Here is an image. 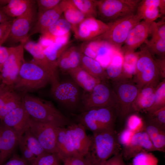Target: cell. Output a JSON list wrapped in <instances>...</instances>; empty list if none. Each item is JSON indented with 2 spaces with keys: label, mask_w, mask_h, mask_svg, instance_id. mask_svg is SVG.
Segmentation results:
<instances>
[{
  "label": "cell",
  "mask_w": 165,
  "mask_h": 165,
  "mask_svg": "<svg viewBox=\"0 0 165 165\" xmlns=\"http://www.w3.org/2000/svg\"><path fill=\"white\" fill-rule=\"evenodd\" d=\"M89 136L91 143L84 156L92 165H103L112 156L120 152V145L114 128L93 133Z\"/></svg>",
  "instance_id": "6da1fadb"
},
{
  "label": "cell",
  "mask_w": 165,
  "mask_h": 165,
  "mask_svg": "<svg viewBox=\"0 0 165 165\" xmlns=\"http://www.w3.org/2000/svg\"><path fill=\"white\" fill-rule=\"evenodd\" d=\"M22 103L30 116L35 120L56 127H65L71 123L50 101L26 93L22 94Z\"/></svg>",
  "instance_id": "7a4b0ae2"
},
{
  "label": "cell",
  "mask_w": 165,
  "mask_h": 165,
  "mask_svg": "<svg viewBox=\"0 0 165 165\" xmlns=\"http://www.w3.org/2000/svg\"><path fill=\"white\" fill-rule=\"evenodd\" d=\"M50 82L49 77L41 66L31 61L22 65L13 90L22 94L43 88Z\"/></svg>",
  "instance_id": "3957f363"
},
{
  "label": "cell",
  "mask_w": 165,
  "mask_h": 165,
  "mask_svg": "<svg viewBox=\"0 0 165 165\" xmlns=\"http://www.w3.org/2000/svg\"><path fill=\"white\" fill-rule=\"evenodd\" d=\"M119 112L115 106L94 108L81 112L77 117L78 123L92 133L114 128Z\"/></svg>",
  "instance_id": "277c9868"
},
{
  "label": "cell",
  "mask_w": 165,
  "mask_h": 165,
  "mask_svg": "<svg viewBox=\"0 0 165 165\" xmlns=\"http://www.w3.org/2000/svg\"><path fill=\"white\" fill-rule=\"evenodd\" d=\"M97 17L108 24L136 13L140 0H95Z\"/></svg>",
  "instance_id": "5b68a950"
},
{
  "label": "cell",
  "mask_w": 165,
  "mask_h": 165,
  "mask_svg": "<svg viewBox=\"0 0 165 165\" xmlns=\"http://www.w3.org/2000/svg\"><path fill=\"white\" fill-rule=\"evenodd\" d=\"M135 74L132 79L139 89L148 85H157L160 72L153 56L145 46L138 52Z\"/></svg>",
  "instance_id": "8992f818"
},
{
  "label": "cell",
  "mask_w": 165,
  "mask_h": 165,
  "mask_svg": "<svg viewBox=\"0 0 165 165\" xmlns=\"http://www.w3.org/2000/svg\"><path fill=\"white\" fill-rule=\"evenodd\" d=\"M107 81H100L90 92L83 91L82 112L94 108L111 106L116 107L118 110L117 97Z\"/></svg>",
  "instance_id": "52a82bcc"
},
{
  "label": "cell",
  "mask_w": 165,
  "mask_h": 165,
  "mask_svg": "<svg viewBox=\"0 0 165 165\" xmlns=\"http://www.w3.org/2000/svg\"><path fill=\"white\" fill-rule=\"evenodd\" d=\"M141 20L136 13L119 19L107 24V30L95 39L105 41L120 50L130 30Z\"/></svg>",
  "instance_id": "ba28073f"
},
{
  "label": "cell",
  "mask_w": 165,
  "mask_h": 165,
  "mask_svg": "<svg viewBox=\"0 0 165 165\" xmlns=\"http://www.w3.org/2000/svg\"><path fill=\"white\" fill-rule=\"evenodd\" d=\"M112 87L119 101V115L122 118L131 112V106L140 89L132 79L121 77L112 82Z\"/></svg>",
  "instance_id": "9c48e42d"
},
{
  "label": "cell",
  "mask_w": 165,
  "mask_h": 165,
  "mask_svg": "<svg viewBox=\"0 0 165 165\" xmlns=\"http://www.w3.org/2000/svg\"><path fill=\"white\" fill-rule=\"evenodd\" d=\"M21 43L18 46L10 47L9 54L0 69L2 83L12 87L15 83L22 64L25 62L24 57V45Z\"/></svg>",
  "instance_id": "30bf717a"
},
{
  "label": "cell",
  "mask_w": 165,
  "mask_h": 165,
  "mask_svg": "<svg viewBox=\"0 0 165 165\" xmlns=\"http://www.w3.org/2000/svg\"><path fill=\"white\" fill-rule=\"evenodd\" d=\"M35 4L23 14L13 20L10 32L6 40L10 43H26L28 40V33L37 19Z\"/></svg>",
  "instance_id": "8fae6325"
},
{
  "label": "cell",
  "mask_w": 165,
  "mask_h": 165,
  "mask_svg": "<svg viewBox=\"0 0 165 165\" xmlns=\"http://www.w3.org/2000/svg\"><path fill=\"white\" fill-rule=\"evenodd\" d=\"M73 80L60 82L51 90L54 99L69 110H75L81 104L83 92Z\"/></svg>",
  "instance_id": "7c38bea8"
},
{
  "label": "cell",
  "mask_w": 165,
  "mask_h": 165,
  "mask_svg": "<svg viewBox=\"0 0 165 165\" xmlns=\"http://www.w3.org/2000/svg\"><path fill=\"white\" fill-rule=\"evenodd\" d=\"M29 129L47 153L56 154L57 150V128L42 123L30 117L28 121Z\"/></svg>",
  "instance_id": "4fadbf2b"
},
{
  "label": "cell",
  "mask_w": 165,
  "mask_h": 165,
  "mask_svg": "<svg viewBox=\"0 0 165 165\" xmlns=\"http://www.w3.org/2000/svg\"><path fill=\"white\" fill-rule=\"evenodd\" d=\"M108 27L107 24L97 18L89 17L72 27L71 30L75 39L83 42L97 38L104 33Z\"/></svg>",
  "instance_id": "5bb4252c"
},
{
  "label": "cell",
  "mask_w": 165,
  "mask_h": 165,
  "mask_svg": "<svg viewBox=\"0 0 165 165\" xmlns=\"http://www.w3.org/2000/svg\"><path fill=\"white\" fill-rule=\"evenodd\" d=\"M28 40L24 44V49L33 56L31 61L41 66L46 71L51 86L57 85L59 82L58 67L47 59L43 53L44 49L38 42Z\"/></svg>",
  "instance_id": "9a60e30c"
},
{
  "label": "cell",
  "mask_w": 165,
  "mask_h": 165,
  "mask_svg": "<svg viewBox=\"0 0 165 165\" xmlns=\"http://www.w3.org/2000/svg\"><path fill=\"white\" fill-rule=\"evenodd\" d=\"M152 23L142 20L130 31L120 51L123 54L135 50L147 40L150 35Z\"/></svg>",
  "instance_id": "2e32d148"
},
{
  "label": "cell",
  "mask_w": 165,
  "mask_h": 165,
  "mask_svg": "<svg viewBox=\"0 0 165 165\" xmlns=\"http://www.w3.org/2000/svg\"><path fill=\"white\" fill-rule=\"evenodd\" d=\"M157 151L148 135L145 131L135 133L127 146L123 148L121 153L123 159L128 160L142 152Z\"/></svg>",
  "instance_id": "e0dca14e"
},
{
  "label": "cell",
  "mask_w": 165,
  "mask_h": 165,
  "mask_svg": "<svg viewBox=\"0 0 165 165\" xmlns=\"http://www.w3.org/2000/svg\"><path fill=\"white\" fill-rule=\"evenodd\" d=\"M20 138L12 129L2 123L0 124V165L11 155Z\"/></svg>",
  "instance_id": "ac0fdd59"
},
{
  "label": "cell",
  "mask_w": 165,
  "mask_h": 165,
  "mask_svg": "<svg viewBox=\"0 0 165 165\" xmlns=\"http://www.w3.org/2000/svg\"><path fill=\"white\" fill-rule=\"evenodd\" d=\"M30 117L22 102L20 105L6 115L1 121L2 123L13 130L20 137L28 127Z\"/></svg>",
  "instance_id": "d6986e66"
},
{
  "label": "cell",
  "mask_w": 165,
  "mask_h": 165,
  "mask_svg": "<svg viewBox=\"0 0 165 165\" xmlns=\"http://www.w3.org/2000/svg\"><path fill=\"white\" fill-rule=\"evenodd\" d=\"M136 13L142 20L152 23L165 14V0H141Z\"/></svg>",
  "instance_id": "ffe728a7"
},
{
  "label": "cell",
  "mask_w": 165,
  "mask_h": 165,
  "mask_svg": "<svg viewBox=\"0 0 165 165\" xmlns=\"http://www.w3.org/2000/svg\"><path fill=\"white\" fill-rule=\"evenodd\" d=\"M63 10L60 3L56 7L44 12L37 16V19L31 28L28 38L33 35L43 34L61 17Z\"/></svg>",
  "instance_id": "44dd1931"
},
{
  "label": "cell",
  "mask_w": 165,
  "mask_h": 165,
  "mask_svg": "<svg viewBox=\"0 0 165 165\" xmlns=\"http://www.w3.org/2000/svg\"><path fill=\"white\" fill-rule=\"evenodd\" d=\"M75 149L80 156H84L88 151L91 143L90 139L86 133V129L81 124L71 123L67 126Z\"/></svg>",
  "instance_id": "7402d4cb"
},
{
  "label": "cell",
  "mask_w": 165,
  "mask_h": 165,
  "mask_svg": "<svg viewBox=\"0 0 165 165\" xmlns=\"http://www.w3.org/2000/svg\"><path fill=\"white\" fill-rule=\"evenodd\" d=\"M57 150L56 154L63 162L79 155L75 151L69 131L67 127H57Z\"/></svg>",
  "instance_id": "603a6c76"
},
{
  "label": "cell",
  "mask_w": 165,
  "mask_h": 165,
  "mask_svg": "<svg viewBox=\"0 0 165 165\" xmlns=\"http://www.w3.org/2000/svg\"><path fill=\"white\" fill-rule=\"evenodd\" d=\"M82 52L79 48L71 46L61 55L57 60L58 68L63 73L80 66Z\"/></svg>",
  "instance_id": "cb8c5ba5"
},
{
  "label": "cell",
  "mask_w": 165,
  "mask_h": 165,
  "mask_svg": "<svg viewBox=\"0 0 165 165\" xmlns=\"http://www.w3.org/2000/svg\"><path fill=\"white\" fill-rule=\"evenodd\" d=\"M157 85H149L140 89L131 106V111L147 112L153 105Z\"/></svg>",
  "instance_id": "d4e9b609"
},
{
  "label": "cell",
  "mask_w": 165,
  "mask_h": 165,
  "mask_svg": "<svg viewBox=\"0 0 165 165\" xmlns=\"http://www.w3.org/2000/svg\"><path fill=\"white\" fill-rule=\"evenodd\" d=\"M72 80L83 91L89 92L101 81L95 78L80 66L68 72Z\"/></svg>",
  "instance_id": "484cf974"
},
{
  "label": "cell",
  "mask_w": 165,
  "mask_h": 165,
  "mask_svg": "<svg viewBox=\"0 0 165 165\" xmlns=\"http://www.w3.org/2000/svg\"><path fill=\"white\" fill-rule=\"evenodd\" d=\"M94 39L96 42V57L95 60L105 69L111 63L115 53L120 50L105 41Z\"/></svg>",
  "instance_id": "4316f807"
},
{
  "label": "cell",
  "mask_w": 165,
  "mask_h": 165,
  "mask_svg": "<svg viewBox=\"0 0 165 165\" xmlns=\"http://www.w3.org/2000/svg\"><path fill=\"white\" fill-rule=\"evenodd\" d=\"M80 66L92 76L101 81L108 80L105 70L96 60L81 55Z\"/></svg>",
  "instance_id": "83f0119b"
},
{
  "label": "cell",
  "mask_w": 165,
  "mask_h": 165,
  "mask_svg": "<svg viewBox=\"0 0 165 165\" xmlns=\"http://www.w3.org/2000/svg\"><path fill=\"white\" fill-rule=\"evenodd\" d=\"M35 2L30 0H10L6 5L2 7V9L8 16L17 17L24 13Z\"/></svg>",
  "instance_id": "f1b7e54d"
},
{
  "label": "cell",
  "mask_w": 165,
  "mask_h": 165,
  "mask_svg": "<svg viewBox=\"0 0 165 165\" xmlns=\"http://www.w3.org/2000/svg\"><path fill=\"white\" fill-rule=\"evenodd\" d=\"M60 5L63 10L64 17L71 24L72 27L79 24L85 18L72 0H62Z\"/></svg>",
  "instance_id": "f546056e"
},
{
  "label": "cell",
  "mask_w": 165,
  "mask_h": 165,
  "mask_svg": "<svg viewBox=\"0 0 165 165\" xmlns=\"http://www.w3.org/2000/svg\"><path fill=\"white\" fill-rule=\"evenodd\" d=\"M144 130L157 151L165 152V129L148 123L145 125Z\"/></svg>",
  "instance_id": "4dcf8cb0"
},
{
  "label": "cell",
  "mask_w": 165,
  "mask_h": 165,
  "mask_svg": "<svg viewBox=\"0 0 165 165\" xmlns=\"http://www.w3.org/2000/svg\"><path fill=\"white\" fill-rule=\"evenodd\" d=\"M123 54L121 51L117 52L105 71L108 79L112 82L122 77Z\"/></svg>",
  "instance_id": "1f68e13d"
},
{
  "label": "cell",
  "mask_w": 165,
  "mask_h": 165,
  "mask_svg": "<svg viewBox=\"0 0 165 165\" xmlns=\"http://www.w3.org/2000/svg\"><path fill=\"white\" fill-rule=\"evenodd\" d=\"M138 57V52H127L123 54V77L128 79L133 78L136 72Z\"/></svg>",
  "instance_id": "d6a6232c"
},
{
  "label": "cell",
  "mask_w": 165,
  "mask_h": 165,
  "mask_svg": "<svg viewBox=\"0 0 165 165\" xmlns=\"http://www.w3.org/2000/svg\"><path fill=\"white\" fill-rule=\"evenodd\" d=\"M72 41L63 43L55 42L44 49V53L48 60L58 67L57 60L61 55L71 46Z\"/></svg>",
  "instance_id": "836d02e7"
},
{
  "label": "cell",
  "mask_w": 165,
  "mask_h": 165,
  "mask_svg": "<svg viewBox=\"0 0 165 165\" xmlns=\"http://www.w3.org/2000/svg\"><path fill=\"white\" fill-rule=\"evenodd\" d=\"M72 25L61 15L60 18L43 34L54 37L61 36L70 32Z\"/></svg>",
  "instance_id": "e575fe53"
},
{
  "label": "cell",
  "mask_w": 165,
  "mask_h": 165,
  "mask_svg": "<svg viewBox=\"0 0 165 165\" xmlns=\"http://www.w3.org/2000/svg\"><path fill=\"white\" fill-rule=\"evenodd\" d=\"M72 0L83 14L85 18L97 17V11L95 0Z\"/></svg>",
  "instance_id": "d590c367"
},
{
  "label": "cell",
  "mask_w": 165,
  "mask_h": 165,
  "mask_svg": "<svg viewBox=\"0 0 165 165\" xmlns=\"http://www.w3.org/2000/svg\"><path fill=\"white\" fill-rule=\"evenodd\" d=\"M22 137L28 147L37 157L47 153L37 138L30 132L28 127Z\"/></svg>",
  "instance_id": "8d00e7d4"
},
{
  "label": "cell",
  "mask_w": 165,
  "mask_h": 165,
  "mask_svg": "<svg viewBox=\"0 0 165 165\" xmlns=\"http://www.w3.org/2000/svg\"><path fill=\"white\" fill-rule=\"evenodd\" d=\"M22 102V94L14 91L11 97L0 109V119L20 105Z\"/></svg>",
  "instance_id": "74e56055"
},
{
  "label": "cell",
  "mask_w": 165,
  "mask_h": 165,
  "mask_svg": "<svg viewBox=\"0 0 165 165\" xmlns=\"http://www.w3.org/2000/svg\"><path fill=\"white\" fill-rule=\"evenodd\" d=\"M165 106V79L160 82L156 88L154 103L147 112H152Z\"/></svg>",
  "instance_id": "f35d334b"
},
{
  "label": "cell",
  "mask_w": 165,
  "mask_h": 165,
  "mask_svg": "<svg viewBox=\"0 0 165 165\" xmlns=\"http://www.w3.org/2000/svg\"><path fill=\"white\" fill-rule=\"evenodd\" d=\"M148 50L152 55L156 54L162 58H165V39L158 38H151L145 42Z\"/></svg>",
  "instance_id": "ab89813d"
},
{
  "label": "cell",
  "mask_w": 165,
  "mask_h": 165,
  "mask_svg": "<svg viewBox=\"0 0 165 165\" xmlns=\"http://www.w3.org/2000/svg\"><path fill=\"white\" fill-rule=\"evenodd\" d=\"M132 165H158V160L150 152H142L133 158Z\"/></svg>",
  "instance_id": "60d3db41"
},
{
  "label": "cell",
  "mask_w": 165,
  "mask_h": 165,
  "mask_svg": "<svg viewBox=\"0 0 165 165\" xmlns=\"http://www.w3.org/2000/svg\"><path fill=\"white\" fill-rule=\"evenodd\" d=\"M145 126L142 118L137 114H131L127 119L126 128L135 133L144 130Z\"/></svg>",
  "instance_id": "b9f144b4"
},
{
  "label": "cell",
  "mask_w": 165,
  "mask_h": 165,
  "mask_svg": "<svg viewBox=\"0 0 165 165\" xmlns=\"http://www.w3.org/2000/svg\"><path fill=\"white\" fill-rule=\"evenodd\" d=\"M148 123L165 129V106L148 113Z\"/></svg>",
  "instance_id": "7bdbcfd3"
},
{
  "label": "cell",
  "mask_w": 165,
  "mask_h": 165,
  "mask_svg": "<svg viewBox=\"0 0 165 165\" xmlns=\"http://www.w3.org/2000/svg\"><path fill=\"white\" fill-rule=\"evenodd\" d=\"M55 153H46L37 157L31 165H61Z\"/></svg>",
  "instance_id": "ee69618b"
},
{
  "label": "cell",
  "mask_w": 165,
  "mask_h": 165,
  "mask_svg": "<svg viewBox=\"0 0 165 165\" xmlns=\"http://www.w3.org/2000/svg\"><path fill=\"white\" fill-rule=\"evenodd\" d=\"M165 16L158 21L152 22L151 24L150 35L151 38H162L165 39Z\"/></svg>",
  "instance_id": "f6af8a7d"
},
{
  "label": "cell",
  "mask_w": 165,
  "mask_h": 165,
  "mask_svg": "<svg viewBox=\"0 0 165 165\" xmlns=\"http://www.w3.org/2000/svg\"><path fill=\"white\" fill-rule=\"evenodd\" d=\"M18 145L22 154L21 157L28 163L29 165H31L37 157L28 147L22 136L19 138Z\"/></svg>",
  "instance_id": "bcb514c9"
},
{
  "label": "cell",
  "mask_w": 165,
  "mask_h": 165,
  "mask_svg": "<svg viewBox=\"0 0 165 165\" xmlns=\"http://www.w3.org/2000/svg\"><path fill=\"white\" fill-rule=\"evenodd\" d=\"M61 0H37L36 1L38 7L37 16L45 11L51 9L58 5Z\"/></svg>",
  "instance_id": "7dc6e473"
},
{
  "label": "cell",
  "mask_w": 165,
  "mask_h": 165,
  "mask_svg": "<svg viewBox=\"0 0 165 165\" xmlns=\"http://www.w3.org/2000/svg\"><path fill=\"white\" fill-rule=\"evenodd\" d=\"M135 133L125 128L118 135V141L123 147L127 146L130 143Z\"/></svg>",
  "instance_id": "c3c4849f"
},
{
  "label": "cell",
  "mask_w": 165,
  "mask_h": 165,
  "mask_svg": "<svg viewBox=\"0 0 165 165\" xmlns=\"http://www.w3.org/2000/svg\"><path fill=\"white\" fill-rule=\"evenodd\" d=\"M12 21L10 20L0 24V46L6 41L10 32Z\"/></svg>",
  "instance_id": "681fc988"
},
{
  "label": "cell",
  "mask_w": 165,
  "mask_h": 165,
  "mask_svg": "<svg viewBox=\"0 0 165 165\" xmlns=\"http://www.w3.org/2000/svg\"><path fill=\"white\" fill-rule=\"evenodd\" d=\"M63 162L64 165H92L85 156L80 155L72 157Z\"/></svg>",
  "instance_id": "f907efd6"
},
{
  "label": "cell",
  "mask_w": 165,
  "mask_h": 165,
  "mask_svg": "<svg viewBox=\"0 0 165 165\" xmlns=\"http://www.w3.org/2000/svg\"><path fill=\"white\" fill-rule=\"evenodd\" d=\"M14 91L12 87L8 86L0 94V109L11 97Z\"/></svg>",
  "instance_id": "816d5d0a"
},
{
  "label": "cell",
  "mask_w": 165,
  "mask_h": 165,
  "mask_svg": "<svg viewBox=\"0 0 165 165\" xmlns=\"http://www.w3.org/2000/svg\"><path fill=\"white\" fill-rule=\"evenodd\" d=\"M103 165H127L124 160L121 153H118L108 159Z\"/></svg>",
  "instance_id": "f5cc1de1"
},
{
  "label": "cell",
  "mask_w": 165,
  "mask_h": 165,
  "mask_svg": "<svg viewBox=\"0 0 165 165\" xmlns=\"http://www.w3.org/2000/svg\"><path fill=\"white\" fill-rule=\"evenodd\" d=\"M2 165H29L22 157L17 155H13L9 160Z\"/></svg>",
  "instance_id": "db71d44e"
},
{
  "label": "cell",
  "mask_w": 165,
  "mask_h": 165,
  "mask_svg": "<svg viewBox=\"0 0 165 165\" xmlns=\"http://www.w3.org/2000/svg\"><path fill=\"white\" fill-rule=\"evenodd\" d=\"M38 42L44 49L55 42L54 37L46 34H42Z\"/></svg>",
  "instance_id": "11a10c76"
},
{
  "label": "cell",
  "mask_w": 165,
  "mask_h": 165,
  "mask_svg": "<svg viewBox=\"0 0 165 165\" xmlns=\"http://www.w3.org/2000/svg\"><path fill=\"white\" fill-rule=\"evenodd\" d=\"M10 47L0 46V69L9 56Z\"/></svg>",
  "instance_id": "9f6ffc18"
},
{
  "label": "cell",
  "mask_w": 165,
  "mask_h": 165,
  "mask_svg": "<svg viewBox=\"0 0 165 165\" xmlns=\"http://www.w3.org/2000/svg\"><path fill=\"white\" fill-rule=\"evenodd\" d=\"M160 72V78L163 79L165 78V58L161 59L154 58Z\"/></svg>",
  "instance_id": "6f0895ef"
},
{
  "label": "cell",
  "mask_w": 165,
  "mask_h": 165,
  "mask_svg": "<svg viewBox=\"0 0 165 165\" xmlns=\"http://www.w3.org/2000/svg\"><path fill=\"white\" fill-rule=\"evenodd\" d=\"M12 18L8 16L3 11L0 7V24L5 21L12 20Z\"/></svg>",
  "instance_id": "680465c9"
},
{
  "label": "cell",
  "mask_w": 165,
  "mask_h": 165,
  "mask_svg": "<svg viewBox=\"0 0 165 165\" xmlns=\"http://www.w3.org/2000/svg\"><path fill=\"white\" fill-rule=\"evenodd\" d=\"M8 86L2 83L0 85V94Z\"/></svg>",
  "instance_id": "91938a15"
},
{
  "label": "cell",
  "mask_w": 165,
  "mask_h": 165,
  "mask_svg": "<svg viewBox=\"0 0 165 165\" xmlns=\"http://www.w3.org/2000/svg\"><path fill=\"white\" fill-rule=\"evenodd\" d=\"M0 82H1V79L0 77Z\"/></svg>",
  "instance_id": "94428289"
}]
</instances>
